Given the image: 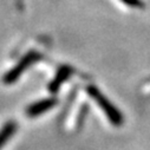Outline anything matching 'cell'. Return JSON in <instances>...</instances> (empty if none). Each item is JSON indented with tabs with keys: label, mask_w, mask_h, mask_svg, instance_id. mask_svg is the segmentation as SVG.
Instances as JSON below:
<instances>
[{
	"label": "cell",
	"mask_w": 150,
	"mask_h": 150,
	"mask_svg": "<svg viewBox=\"0 0 150 150\" xmlns=\"http://www.w3.org/2000/svg\"><path fill=\"white\" fill-rule=\"evenodd\" d=\"M38 58H39V54L35 53V52H33V51L30 52V53H27V54L23 58V60H20L19 64H17L10 72L6 73V76L4 77V82H5L6 84H12V83H14V82L20 77V74H21L31 64H33Z\"/></svg>",
	"instance_id": "2"
},
{
	"label": "cell",
	"mask_w": 150,
	"mask_h": 150,
	"mask_svg": "<svg viewBox=\"0 0 150 150\" xmlns=\"http://www.w3.org/2000/svg\"><path fill=\"white\" fill-rule=\"evenodd\" d=\"M122 1L132 8H143V3L141 0H122Z\"/></svg>",
	"instance_id": "6"
},
{
	"label": "cell",
	"mask_w": 150,
	"mask_h": 150,
	"mask_svg": "<svg viewBox=\"0 0 150 150\" xmlns=\"http://www.w3.org/2000/svg\"><path fill=\"white\" fill-rule=\"evenodd\" d=\"M88 93L96 100V103L100 106V109L104 111V114L108 116L109 121L114 125H121L123 123V116L118 111V109L112 104L96 86H89Z\"/></svg>",
	"instance_id": "1"
},
{
	"label": "cell",
	"mask_w": 150,
	"mask_h": 150,
	"mask_svg": "<svg viewBox=\"0 0 150 150\" xmlns=\"http://www.w3.org/2000/svg\"><path fill=\"white\" fill-rule=\"evenodd\" d=\"M17 123L13 121H8L1 129H0V149H1L5 143L14 135V132L17 131Z\"/></svg>",
	"instance_id": "4"
},
{
	"label": "cell",
	"mask_w": 150,
	"mask_h": 150,
	"mask_svg": "<svg viewBox=\"0 0 150 150\" xmlns=\"http://www.w3.org/2000/svg\"><path fill=\"white\" fill-rule=\"evenodd\" d=\"M56 104H57L56 98H46L43 100H38L26 109V114L28 117H37L44 114V112L49 111L50 109H52Z\"/></svg>",
	"instance_id": "3"
},
{
	"label": "cell",
	"mask_w": 150,
	"mask_h": 150,
	"mask_svg": "<svg viewBox=\"0 0 150 150\" xmlns=\"http://www.w3.org/2000/svg\"><path fill=\"white\" fill-rule=\"evenodd\" d=\"M70 69L69 67H62L60 69V71L58 72V76L56 77V79L50 84V91L51 92H57L58 91V89H59V86L62 85V83L64 82V79L66 78V77H69L70 76Z\"/></svg>",
	"instance_id": "5"
}]
</instances>
